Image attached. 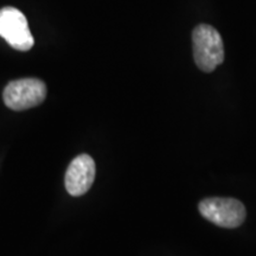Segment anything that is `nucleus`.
<instances>
[{
  "label": "nucleus",
  "instance_id": "obj_5",
  "mask_svg": "<svg viewBox=\"0 0 256 256\" xmlns=\"http://www.w3.org/2000/svg\"><path fill=\"white\" fill-rule=\"evenodd\" d=\"M94 159L88 154H80L70 162L66 174V191L74 197L87 194L95 179Z\"/></svg>",
  "mask_w": 256,
  "mask_h": 256
},
{
  "label": "nucleus",
  "instance_id": "obj_3",
  "mask_svg": "<svg viewBox=\"0 0 256 256\" xmlns=\"http://www.w3.org/2000/svg\"><path fill=\"white\" fill-rule=\"evenodd\" d=\"M5 104L20 112L40 106L46 98V83L38 78H20L10 82L4 89Z\"/></svg>",
  "mask_w": 256,
  "mask_h": 256
},
{
  "label": "nucleus",
  "instance_id": "obj_1",
  "mask_svg": "<svg viewBox=\"0 0 256 256\" xmlns=\"http://www.w3.org/2000/svg\"><path fill=\"white\" fill-rule=\"evenodd\" d=\"M196 66L204 72H214L224 60L223 40L216 28L200 24L192 32Z\"/></svg>",
  "mask_w": 256,
  "mask_h": 256
},
{
  "label": "nucleus",
  "instance_id": "obj_2",
  "mask_svg": "<svg viewBox=\"0 0 256 256\" xmlns=\"http://www.w3.org/2000/svg\"><path fill=\"white\" fill-rule=\"evenodd\" d=\"M200 215L222 228H238L246 220V208L235 198H206L198 206Z\"/></svg>",
  "mask_w": 256,
  "mask_h": 256
},
{
  "label": "nucleus",
  "instance_id": "obj_4",
  "mask_svg": "<svg viewBox=\"0 0 256 256\" xmlns=\"http://www.w3.org/2000/svg\"><path fill=\"white\" fill-rule=\"evenodd\" d=\"M0 36L19 51H28L34 44L26 17L14 8L0 10Z\"/></svg>",
  "mask_w": 256,
  "mask_h": 256
}]
</instances>
